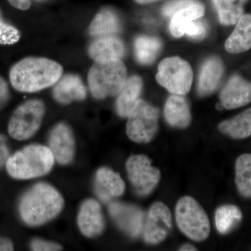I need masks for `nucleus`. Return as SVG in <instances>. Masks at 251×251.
Here are the masks:
<instances>
[{"instance_id": "f257e3e1", "label": "nucleus", "mask_w": 251, "mask_h": 251, "mask_svg": "<svg viewBox=\"0 0 251 251\" xmlns=\"http://www.w3.org/2000/svg\"><path fill=\"white\" fill-rule=\"evenodd\" d=\"M62 74V66L52 59L28 57L11 67L9 78L15 90L34 93L54 85Z\"/></svg>"}, {"instance_id": "f03ea898", "label": "nucleus", "mask_w": 251, "mask_h": 251, "mask_svg": "<svg viewBox=\"0 0 251 251\" xmlns=\"http://www.w3.org/2000/svg\"><path fill=\"white\" fill-rule=\"evenodd\" d=\"M64 204L62 196L55 188L46 183H39L23 196L20 213L28 226H39L58 215Z\"/></svg>"}, {"instance_id": "7ed1b4c3", "label": "nucleus", "mask_w": 251, "mask_h": 251, "mask_svg": "<svg viewBox=\"0 0 251 251\" xmlns=\"http://www.w3.org/2000/svg\"><path fill=\"white\" fill-rule=\"evenodd\" d=\"M54 163V157L50 149L33 145L9 157L6 166L9 174L15 179H29L48 174Z\"/></svg>"}, {"instance_id": "20e7f679", "label": "nucleus", "mask_w": 251, "mask_h": 251, "mask_svg": "<svg viewBox=\"0 0 251 251\" xmlns=\"http://www.w3.org/2000/svg\"><path fill=\"white\" fill-rule=\"evenodd\" d=\"M126 80V67L120 59L95 61L87 76L91 94L98 100L118 95Z\"/></svg>"}, {"instance_id": "39448f33", "label": "nucleus", "mask_w": 251, "mask_h": 251, "mask_svg": "<svg viewBox=\"0 0 251 251\" xmlns=\"http://www.w3.org/2000/svg\"><path fill=\"white\" fill-rule=\"evenodd\" d=\"M178 227L189 239L202 242L210 234V221L205 211L197 201L184 196L180 198L175 208Z\"/></svg>"}, {"instance_id": "423d86ee", "label": "nucleus", "mask_w": 251, "mask_h": 251, "mask_svg": "<svg viewBox=\"0 0 251 251\" xmlns=\"http://www.w3.org/2000/svg\"><path fill=\"white\" fill-rule=\"evenodd\" d=\"M158 109L140 99L128 115L127 135L135 143H150L158 131Z\"/></svg>"}, {"instance_id": "0eeeda50", "label": "nucleus", "mask_w": 251, "mask_h": 251, "mask_svg": "<svg viewBox=\"0 0 251 251\" xmlns=\"http://www.w3.org/2000/svg\"><path fill=\"white\" fill-rule=\"evenodd\" d=\"M156 79L171 93L184 96L192 86L193 69L189 63L179 57H168L158 64Z\"/></svg>"}, {"instance_id": "6e6552de", "label": "nucleus", "mask_w": 251, "mask_h": 251, "mask_svg": "<svg viewBox=\"0 0 251 251\" xmlns=\"http://www.w3.org/2000/svg\"><path fill=\"white\" fill-rule=\"evenodd\" d=\"M45 111V105L39 99H31L21 104L10 120V136L17 140L30 138L40 128Z\"/></svg>"}, {"instance_id": "1a4fd4ad", "label": "nucleus", "mask_w": 251, "mask_h": 251, "mask_svg": "<svg viewBox=\"0 0 251 251\" xmlns=\"http://www.w3.org/2000/svg\"><path fill=\"white\" fill-rule=\"evenodd\" d=\"M130 182L135 191L141 196L152 192L161 179V171L151 166L150 158L145 155H133L126 164Z\"/></svg>"}, {"instance_id": "9d476101", "label": "nucleus", "mask_w": 251, "mask_h": 251, "mask_svg": "<svg viewBox=\"0 0 251 251\" xmlns=\"http://www.w3.org/2000/svg\"><path fill=\"white\" fill-rule=\"evenodd\" d=\"M173 227L169 208L161 202H155L149 211L144 228V240L148 244H158L168 237Z\"/></svg>"}, {"instance_id": "9b49d317", "label": "nucleus", "mask_w": 251, "mask_h": 251, "mask_svg": "<svg viewBox=\"0 0 251 251\" xmlns=\"http://www.w3.org/2000/svg\"><path fill=\"white\" fill-rule=\"evenodd\" d=\"M109 212L117 226L131 237H138L143 229L144 212L133 204L112 202Z\"/></svg>"}, {"instance_id": "f8f14e48", "label": "nucleus", "mask_w": 251, "mask_h": 251, "mask_svg": "<svg viewBox=\"0 0 251 251\" xmlns=\"http://www.w3.org/2000/svg\"><path fill=\"white\" fill-rule=\"evenodd\" d=\"M222 108L233 110L251 102V82L239 75H232L220 94Z\"/></svg>"}, {"instance_id": "ddd939ff", "label": "nucleus", "mask_w": 251, "mask_h": 251, "mask_svg": "<svg viewBox=\"0 0 251 251\" xmlns=\"http://www.w3.org/2000/svg\"><path fill=\"white\" fill-rule=\"evenodd\" d=\"M49 145L54 159L60 164H69L74 159L75 138L70 127L66 124L59 123L52 128Z\"/></svg>"}, {"instance_id": "4468645a", "label": "nucleus", "mask_w": 251, "mask_h": 251, "mask_svg": "<svg viewBox=\"0 0 251 251\" xmlns=\"http://www.w3.org/2000/svg\"><path fill=\"white\" fill-rule=\"evenodd\" d=\"M77 224L85 237H97L103 232L105 221L101 207L97 201L88 199L82 203L77 216Z\"/></svg>"}, {"instance_id": "2eb2a0df", "label": "nucleus", "mask_w": 251, "mask_h": 251, "mask_svg": "<svg viewBox=\"0 0 251 251\" xmlns=\"http://www.w3.org/2000/svg\"><path fill=\"white\" fill-rule=\"evenodd\" d=\"M225 68L222 60L218 57H211L203 63L198 81V94L204 97L214 93L221 83Z\"/></svg>"}, {"instance_id": "dca6fc26", "label": "nucleus", "mask_w": 251, "mask_h": 251, "mask_svg": "<svg viewBox=\"0 0 251 251\" xmlns=\"http://www.w3.org/2000/svg\"><path fill=\"white\" fill-rule=\"evenodd\" d=\"M54 99L61 104H69L74 100H82L87 97V90L79 75L67 74L54 85Z\"/></svg>"}, {"instance_id": "f3484780", "label": "nucleus", "mask_w": 251, "mask_h": 251, "mask_svg": "<svg viewBox=\"0 0 251 251\" xmlns=\"http://www.w3.org/2000/svg\"><path fill=\"white\" fill-rule=\"evenodd\" d=\"M95 191L104 202L120 197L125 191V183L118 173L107 168H100L96 175Z\"/></svg>"}, {"instance_id": "a211bd4d", "label": "nucleus", "mask_w": 251, "mask_h": 251, "mask_svg": "<svg viewBox=\"0 0 251 251\" xmlns=\"http://www.w3.org/2000/svg\"><path fill=\"white\" fill-rule=\"evenodd\" d=\"M125 44L121 39L115 35L103 36L97 37L91 43L88 53L91 58L95 61L120 59L125 56Z\"/></svg>"}, {"instance_id": "6ab92c4d", "label": "nucleus", "mask_w": 251, "mask_h": 251, "mask_svg": "<svg viewBox=\"0 0 251 251\" xmlns=\"http://www.w3.org/2000/svg\"><path fill=\"white\" fill-rule=\"evenodd\" d=\"M164 116L172 127L179 129L187 128L192 119L187 99L182 95H171L165 104Z\"/></svg>"}, {"instance_id": "aec40b11", "label": "nucleus", "mask_w": 251, "mask_h": 251, "mask_svg": "<svg viewBox=\"0 0 251 251\" xmlns=\"http://www.w3.org/2000/svg\"><path fill=\"white\" fill-rule=\"evenodd\" d=\"M143 79L138 75L127 78L117 95L116 110L119 116L128 117L132 109L140 99L143 91Z\"/></svg>"}, {"instance_id": "412c9836", "label": "nucleus", "mask_w": 251, "mask_h": 251, "mask_svg": "<svg viewBox=\"0 0 251 251\" xmlns=\"http://www.w3.org/2000/svg\"><path fill=\"white\" fill-rule=\"evenodd\" d=\"M121 31V21L116 11L112 8L104 7L94 16L88 32L91 36L99 37L116 35Z\"/></svg>"}, {"instance_id": "4be33fe9", "label": "nucleus", "mask_w": 251, "mask_h": 251, "mask_svg": "<svg viewBox=\"0 0 251 251\" xmlns=\"http://www.w3.org/2000/svg\"><path fill=\"white\" fill-rule=\"evenodd\" d=\"M226 51L239 54L251 49V14H244L225 44Z\"/></svg>"}, {"instance_id": "5701e85b", "label": "nucleus", "mask_w": 251, "mask_h": 251, "mask_svg": "<svg viewBox=\"0 0 251 251\" xmlns=\"http://www.w3.org/2000/svg\"><path fill=\"white\" fill-rule=\"evenodd\" d=\"M204 12V5L200 1L180 10L171 18L169 27L171 34L176 38L184 36L186 27L193 21L202 18Z\"/></svg>"}, {"instance_id": "b1692460", "label": "nucleus", "mask_w": 251, "mask_h": 251, "mask_svg": "<svg viewBox=\"0 0 251 251\" xmlns=\"http://www.w3.org/2000/svg\"><path fill=\"white\" fill-rule=\"evenodd\" d=\"M219 129L234 139H245L251 135V108L242 113L221 122Z\"/></svg>"}, {"instance_id": "393cba45", "label": "nucleus", "mask_w": 251, "mask_h": 251, "mask_svg": "<svg viewBox=\"0 0 251 251\" xmlns=\"http://www.w3.org/2000/svg\"><path fill=\"white\" fill-rule=\"evenodd\" d=\"M162 43L158 38L145 35L138 36L134 41L135 59L143 65H150L161 52Z\"/></svg>"}, {"instance_id": "a878e982", "label": "nucleus", "mask_w": 251, "mask_h": 251, "mask_svg": "<svg viewBox=\"0 0 251 251\" xmlns=\"http://www.w3.org/2000/svg\"><path fill=\"white\" fill-rule=\"evenodd\" d=\"M220 23L224 25L237 24L244 13V6L249 0H212Z\"/></svg>"}, {"instance_id": "bb28decb", "label": "nucleus", "mask_w": 251, "mask_h": 251, "mask_svg": "<svg viewBox=\"0 0 251 251\" xmlns=\"http://www.w3.org/2000/svg\"><path fill=\"white\" fill-rule=\"evenodd\" d=\"M235 183L239 193L251 198V153L238 157L235 163Z\"/></svg>"}, {"instance_id": "cd10ccee", "label": "nucleus", "mask_w": 251, "mask_h": 251, "mask_svg": "<svg viewBox=\"0 0 251 251\" xmlns=\"http://www.w3.org/2000/svg\"><path fill=\"white\" fill-rule=\"evenodd\" d=\"M242 218V211L237 206L231 204L221 206L216 211V229L221 234L227 233Z\"/></svg>"}, {"instance_id": "c85d7f7f", "label": "nucleus", "mask_w": 251, "mask_h": 251, "mask_svg": "<svg viewBox=\"0 0 251 251\" xmlns=\"http://www.w3.org/2000/svg\"><path fill=\"white\" fill-rule=\"evenodd\" d=\"M21 38L17 28L5 22L0 11V45H13Z\"/></svg>"}, {"instance_id": "c756f323", "label": "nucleus", "mask_w": 251, "mask_h": 251, "mask_svg": "<svg viewBox=\"0 0 251 251\" xmlns=\"http://www.w3.org/2000/svg\"><path fill=\"white\" fill-rule=\"evenodd\" d=\"M207 33V25L201 18L193 21L185 30V34L193 40H202Z\"/></svg>"}, {"instance_id": "7c9ffc66", "label": "nucleus", "mask_w": 251, "mask_h": 251, "mask_svg": "<svg viewBox=\"0 0 251 251\" xmlns=\"http://www.w3.org/2000/svg\"><path fill=\"white\" fill-rule=\"evenodd\" d=\"M198 0H170L163 5L161 13L165 17L172 18L180 10L198 2Z\"/></svg>"}, {"instance_id": "2f4dec72", "label": "nucleus", "mask_w": 251, "mask_h": 251, "mask_svg": "<svg viewBox=\"0 0 251 251\" xmlns=\"http://www.w3.org/2000/svg\"><path fill=\"white\" fill-rule=\"evenodd\" d=\"M31 250L35 251H57L62 250V247L54 242H47L40 239H34L31 243Z\"/></svg>"}, {"instance_id": "473e14b6", "label": "nucleus", "mask_w": 251, "mask_h": 251, "mask_svg": "<svg viewBox=\"0 0 251 251\" xmlns=\"http://www.w3.org/2000/svg\"><path fill=\"white\" fill-rule=\"evenodd\" d=\"M9 151L6 138L0 135V168H1L9 159Z\"/></svg>"}, {"instance_id": "72a5a7b5", "label": "nucleus", "mask_w": 251, "mask_h": 251, "mask_svg": "<svg viewBox=\"0 0 251 251\" xmlns=\"http://www.w3.org/2000/svg\"><path fill=\"white\" fill-rule=\"evenodd\" d=\"M9 99V90L7 82L0 76V108H2Z\"/></svg>"}, {"instance_id": "f704fd0d", "label": "nucleus", "mask_w": 251, "mask_h": 251, "mask_svg": "<svg viewBox=\"0 0 251 251\" xmlns=\"http://www.w3.org/2000/svg\"><path fill=\"white\" fill-rule=\"evenodd\" d=\"M11 6L16 9L26 11L31 7L30 0H7Z\"/></svg>"}, {"instance_id": "c9c22d12", "label": "nucleus", "mask_w": 251, "mask_h": 251, "mask_svg": "<svg viewBox=\"0 0 251 251\" xmlns=\"http://www.w3.org/2000/svg\"><path fill=\"white\" fill-rule=\"evenodd\" d=\"M0 251H14V245L9 239L0 237Z\"/></svg>"}, {"instance_id": "e433bc0d", "label": "nucleus", "mask_w": 251, "mask_h": 251, "mask_svg": "<svg viewBox=\"0 0 251 251\" xmlns=\"http://www.w3.org/2000/svg\"><path fill=\"white\" fill-rule=\"evenodd\" d=\"M179 251H198V249H196L194 246L191 245V244H185V245L182 246L179 249Z\"/></svg>"}, {"instance_id": "4c0bfd02", "label": "nucleus", "mask_w": 251, "mask_h": 251, "mask_svg": "<svg viewBox=\"0 0 251 251\" xmlns=\"http://www.w3.org/2000/svg\"><path fill=\"white\" fill-rule=\"evenodd\" d=\"M135 2L140 4H150V3L155 2V1H160V0H134Z\"/></svg>"}]
</instances>
